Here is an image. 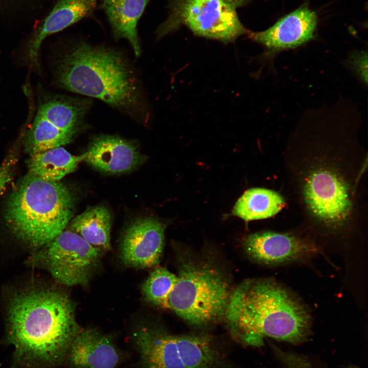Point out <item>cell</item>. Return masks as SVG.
Wrapping results in <instances>:
<instances>
[{
	"label": "cell",
	"mask_w": 368,
	"mask_h": 368,
	"mask_svg": "<svg viewBox=\"0 0 368 368\" xmlns=\"http://www.w3.org/2000/svg\"><path fill=\"white\" fill-rule=\"evenodd\" d=\"M91 105L89 99L43 95L24 139L31 155L70 143L81 127Z\"/></svg>",
	"instance_id": "8"
},
{
	"label": "cell",
	"mask_w": 368,
	"mask_h": 368,
	"mask_svg": "<svg viewBox=\"0 0 368 368\" xmlns=\"http://www.w3.org/2000/svg\"><path fill=\"white\" fill-rule=\"evenodd\" d=\"M252 0H170L166 19L156 30L158 38L188 28L195 35L228 43L246 34L237 10Z\"/></svg>",
	"instance_id": "7"
},
{
	"label": "cell",
	"mask_w": 368,
	"mask_h": 368,
	"mask_svg": "<svg viewBox=\"0 0 368 368\" xmlns=\"http://www.w3.org/2000/svg\"><path fill=\"white\" fill-rule=\"evenodd\" d=\"M285 204L282 196L273 190L252 188L237 200L232 214L246 221L265 219L275 215Z\"/></svg>",
	"instance_id": "20"
},
{
	"label": "cell",
	"mask_w": 368,
	"mask_h": 368,
	"mask_svg": "<svg viewBox=\"0 0 368 368\" xmlns=\"http://www.w3.org/2000/svg\"><path fill=\"white\" fill-rule=\"evenodd\" d=\"M16 152L11 151L0 166V195L11 181L16 162Z\"/></svg>",
	"instance_id": "22"
},
{
	"label": "cell",
	"mask_w": 368,
	"mask_h": 368,
	"mask_svg": "<svg viewBox=\"0 0 368 368\" xmlns=\"http://www.w3.org/2000/svg\"><path fill=\"white\" fill-rule=\"evenodd\" d=\"M111 215L105 206L87 208L72 219L66 227L103 252L111 248Z\"/></svg>",
	"instance_id": "18"
},
{
	"label": "cell",
	"mask_w": 368,
	"mask_h": 368,
	"mask_svg": "<svg viewBox=\"0 0 368 368\" xmlns=\"http://www.w3.org/2000/svg\"><path fill=\"white\" fill-rule=\"evenodd\" d=\"M317 23L316 13L307 6H302L267 29L258 32L248 30L246 34L262 45L267 54L273 55L310 41L315 36Z\"/></svg>",
	"instance_id": "11"
},
{
	"label": "cell",
	"mask_w": 368,
	"mask_h": 368,
	"mask_svg": "<svg viewBox=\"0 0 368 368\" xmlns=\"http://www.w3.org/2000/svg\"><path fill=\"white\" fill-rule=\"evenodd\" d=\"M66 359L70 368H114L120 354L110 336L82 329L72 342Z\"/></svg>",
	"instance_id": "15"
},
{
	"label": "cell",
	"mask_w": 368,
	"mask_h": 368,
	"mask_svg": "<svg viewBox=\"0 0 368 368\" xmlns=\"http://www.w3.org/2000/svg\"><path fill=\"white\" fill-rule=\"evenodd\" d=\"M243 246L252 260L270 265L300 260L318 252L317 247L310 243L289 234L272 232L249 235Z\"/></svg>",
	"instance_id": "13"
},
{
	"label": "cell",
	"mask_w": 368,
	"mask_h": 368,
	"mask_svg": "<svg viewBox=\"0 0 368 368\" xmlns=\"http://www.w3.org/2000/svg\"><path fill=\"white\" fill-rule=\"evenodd\" d=\"M232 334L260 346L266 337L290 343L310 334L311 314L291 291L269 279L248 280L232 292L224 317Z\"/></svg>",
	"instance_id": "2"
},
{
	"label": "cell",
	"mask_w": 368,
	"mask_h": 368,
	"mask_svg": "<svg viewBox=\"0 0 368 368\" xmlns=\"http://www.w3.org/2000/svg\"><path fill=\"white\" fill-rule=\"evenodd\" d=\"M135 146L114 135L95 138L86 152L84 160L95 168L107 173H121L132 170L142 160Z\"/></svg>",
	"instance_id": "16"
},
{
	"label": "cell",
	"mask_w": 368,
	"mask_h": 368,
	"mask_svg": "<svg viewBox=\"0 0 368 368\" xmlns=\"http://www.w3.org/2000/svg\"><path fill=\"white\" fill-rule=\"evenodd\" d=\"M6 337L20 368H57L82 329L63 291L31 283L13 290L6 306Z\"/></svg>",
	"instance_id": "1"
},
{
	"label": "cell",
	"mask_w": 368,
	"mask_h": 368,
	"mask_svg": "<svg viewBox=\"0 0 368 368\" xmlns=\"http://www.w3.org/2000/svg\"><path fill=\"white\" fill-rule=\"evenodd\" d=\"M75 203L73 193L60 181L28 173L10 193L4 219L12 235L35 250L65 229L74 215Z\"/></svg>",
	"instance_id": "4"
},
{
	"label": "cell",
	"mask_w": 368,
	"mask_h": 368,
	"mask_svg": "<svg viewBox=\"0 0 368 368\" xmlns=\"http://www.w3.org/2000/svg\"><path fill=\"white\" fill-rule=\"evenodd\" d=\"M86 152L73 155L61 147L31 155L27 161L29 174L47 180L59 181L84 160Z\"/></svg>",
	"instance_id": "19"
},
{
	"label": "cell",
	"mask_w": 368,
	"mask_h": 368,
	"mask_svg": "<svg viewBox=\"0 0 368 368\" xmlns=\"http://www.w3.org/2000/svg\"><path fill=\"white\" fill-rule=\"evenodd\" d=\"M177 280V275L167 269L157 267L153 270L142 286L147 302L165 308L168 297Z\"/></svg>",
	"instance_id": "21"
},
{
	"label": "cell",
	"mask_w": 368,
	"mask_h": 368,
	"mask_svg": "<svg viewBox=\"0 0 368 368\" xmlns=\"http://www.w3.org/2000/svg\"><path fill=\"white\" fill-rule=\"evenodd\" d=\"M351 62L360 79L367 83V53L361 52L351 56Z\"/></svg>",
	"instance_id": "23"
},
{
	"label": "cell",
	"mask_w": 368,
	"mask_h": 368,
	"mask_svg": "<svg viewBox=\"0 0 368 368\" xmlns=\"http://www.w3.org/2000/svg\"><path fill=\"white\" fill-rule=\"evenodd\" d=\"M103 252L66 227L34 250L27 263L45 270L61 285L85 286L98 269Z\"/></svg>",
	"instance_id": "9"
},
{
	"label": "cell",
	"mask_w": 368,
	"mask_h": 368,
	"mask_svg": "<svg viewBox=\"0 0 368 368\" xmlns=\"http://www.w3.org/2000/svg\"><path fill=\"white\" fill-rule=\"evenodd\" d=\"M165 228V225L154 217L141 218L131 222L121 242L123 262L142 269L157 265L164 249Z\"/></svg>",
	"instance_id": "12"
},
{
	"label": "cell",
	"mask_w": 368,
	"mask_h": 368,
	"mask_svg": "<svg viewBox=\"0 0 368 368\" xmlns=\"http://www.w3.org/2000/svg\"><path fill=\"white\" fill-rule=\"evenodd\" d=\"M55 75L68 91L95 98L127 113L142 106L138 82L119 52L80 42L61 54Z\"/></svg>",
	"instance_id": "3"
},
{
	"label": "cell",
	"mask_w": 368,
	"mask_h": 368,
	"mask_svg": "<svg viewBox=\"0 0 368 368\" xmlns=\"http://www.w3.org/2000/svg\"><path fill=\"white\" fill-rule=\"evenodd\" d=\"M176 275L165 308L195 326L224 318L233 291L220 270L204 262L185 261Z\"/></svg>",
	"instance_id": "5"
},
{
	"label": "cell",
	"mask_w": 368,
	"mask_h": 368,
	"mask_svg": "<svg viewBox=\"0 0 368 368\" xmlns=\"http://www.w3.org/2000/svg\"><path fill=\"white\" fill-rule=\"evenodd\" d=\"M314 172L307 179L304 187V195L308 208L327 224L342 223L351 207L348 187L330 170Z\"/></svg>",
	"instance_id": "10"
},
{
	"label": "cell",
	"mask_w": 368,
	"mask_h": 368,
	"mask_svg": "<svg viewBox=\"0 0 368 368\" xmlns=\"http://www.w3.org/2000/svg\"><path fill=\"white\" fill-rule=\"evenodd\" d=\"M97 4V0H56L49 13L36 25L27 43L26 54L30 63L38 67L40 49L44 40L89 16Z\"/></svg>",
	"instance_id": "14"
},
{
	"label": "cell",
	"mask_w": 368,
	"mask_h": 368,
	"mask_svg": "<svg viewBox=\"0 0 368 368\" xmlns=\"http://www.w3.org/2000/svg\"><path fill=\"white\" fill-rule=\"evenodd\" d=\"M133 339L141 368L225 367L223 356L208 335H176L143 327L134 331Z\"/></svg>",
	"instance_id": "6"
},
{
	"label": "cell",
	"mask_w": 368,
	"mask_h": 368,
	"mask_svg": "<svg viewBox=\"0 0 368 368\" xmlns=\"http://www.w3.org/2000/svg\"><path fill=\"white\" fill-rule=\"evenodd\" d=\"M149 0H102L105 12L116 39H127L136 57L141 48L137 35V22Z\"/></svg>",
	"instance_id": "17"
}]
</instances>
